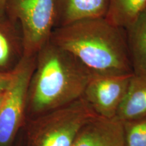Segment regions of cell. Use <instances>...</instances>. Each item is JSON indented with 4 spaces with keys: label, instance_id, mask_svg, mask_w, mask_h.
<instances>
[{
    "label": "cell",
    "instance_id": "cell-2",
    "mask_svg": "<svg viewBox=\"0 0 146 146\" xmlns=\"http://www.w3.org/2000/svg\"><path fill=\"white\" fill-rule=\"evenodd\" d=\"M94 76L73 55L49 41L36 55L27 115L37 117L78 100Z\"/></svg>",
    "mask_w": 146,
    "mask_h": 146
},
{
    "label": "cell",
    "instance_id": "cell-7",
    "mask_svg": "<svg viewBox=\"0 0 146 146\" xmlns=\"http://www.w3.org/2000/svg\"><path fill=\"white\" fill-rule=\"evenodd\" d=\"M72 146H125L124 123L97 116L81 128Z\"/></svg>",
    "mask_w": 146,
    "mask_h": 146
},
{
    "label": "cell",
    "instance_id": "cell-6",
    "mask_svg": "<svg viewBox=\"0 0 146 146\" xmlns=\"http://www.w3.org/2000/svg\"><path fill=\"white\" fill-rule=\"evenodd\" d=\"M133 74L94 76L85 87L83 98L98 116L114 118L126 96Z\"/></svg>",
    "mask_w": 146,
    "mask_h": 146
},
{
    "label": "cell",
    "instance_id": "cell-9",
    "mask_svg": "<svg viewBox=\"0 0 146 146\" xmlns=\"http://www.w3.org/2000/svg\"><path fill=\"white\" fill-rule=\"evenodd\" d=\"M18 25L0 17V71L11 72L23 57V38Z\"/></svg>",
    "mask_w": 146,
    "mask_h": 146
},
{
    "label": "cell",
    "instance_id": "cell-1",
    "mask_svg": "<svg viewBox=\"0 0 146 146\" xmlns=\"http://www.w3.org/2000/svg\"><path fill=\"white\" fill-rule=\"evenodd\" d=\"M50 41L73 55L94 76L133 74L125 29L105 17L86 18L54 29Z\"/></svg>",
    "mask_w": 146,
    "mask_h": 146
},
{
    "label": "cell",
    "instance_id": "cell-4",
    "mask_svg": "<svg viewBox=\"0 0 146 146\" xmlns=\"http://www.w3.org/2000/svg\"><path fill=\"white\" fill-rule=\"evenodd\" d=\"M5 15L20 27L23 56H34L50 41L54 29L55 1L8 0Z\"/></svg>",
    "mask_w": 146,
    "mask_h": 146
},
{
    "label": "cell",
    "instance_id": "cell-3",
    "mask_svg": "<svg viewBox=\"0 0 146 146\" xmlns=\"http://www.w3.org/2000/svg\"><path fill=\"white\" fill-rule=\"evenodd\" d=\"M97 116L82 97L31 118L27 129V146H72L81 128Z\"/></svg>",
    "mask_w": 146,
    "mask_h": 146
},
{
    "label": "cell",
    "instance_id": "cell-11",
    "mask_svg": "<svg viewBox=\"0 0 146 146\" xmlns=\"http://www.w3.org/2000/svg\"><path fill=\"white\" fill-rule=\"evenodd\" d=\"M116 116L123 122L146 117V75L133 74Z\"/></svg>",
    "mask_w": 146,
    "mask_h": 146
},
{
    "label": "cell",
    "instance_id": "cell-15",
    "mask_svg": "<svg viewBox=\"0 0 146 146\" xmlns=\"http://www.w3.org/2000/svg\"><path fill=\"white\" fill-rule=\"evenodd\" d=\"M8 0H0V17H3L5 15V7Z\"/></svg>",
    "mask_w": 146,
    "mask_h": 146
},
{
    "label": "cell",
    "instance_id": "cell-14",
    "mask_svg": "<svg viewBox=\"0 0 146 146\" xmlns=\"http://www.w3.org/2000/svg\"><path fill=\"white\" fill-rule=\"evenodd\" d=\"M13 78V70L11 72L0 71V94L5 93L10 86Z\"/></svg>",
    "mask_w": 146,
    "mask_h": 146
},
{
    "label": "cell",
    "instance_id": "cell-13",
    "mask_svg": "<svg viewBox=\"0 0 146 146\" xmlns=\"http://www.w3.org/2000/svg\"><path fill=\"white\" fill-rule=\"evenodd\" d=\"M123 123L125 146H146V117Z\"/></svg>",
    "mask_w": 146,
    "mask_h": 146
},
{
    "label": "cell",
    "instance_id": "cell-17",
    "mask_svg": "<svg viewBox=\"0 0 146 146\" xmlns=\"http://www.w3.org/2000/svg\"><path fill=\"white\" fill-rule=\"evenodd\" d=\"M16 146H23V145H22L21 138L19 139V140H18V142L17 143V145H16Z\"/></svg>",
    "mask_w": 146,
    "mask_h": 146
},
{
    "label": "cell",
    "instance_id": "cell-5",
    "mask_svg": "<svg viewBox=\"0 0 146 146\" xmlns=\"http://www.w3.org/2000/svg\"><path fill=\"white\" fill-rule=\"evenodd\" d=\"M36 56H23L13 70V78L0 108V146H13L27 115V96Z\"/></svg>",
    "mask_w": 146,
    "mask_h": 146
},
{
    "label": "cell",
    "instance_id": "cell-10",
    "mask_svg": "<svg viewBox=\"0 0 146 146\" xmlns=\"http://www.w3.org/2000/svg\"><path fill=\"white\" fill-rule=\"evenodd\" d=\"M125 30L133 74L146 75V8Z\"/></svg>",
    "mask_w": 146,
    "mask_h": 146
},
{
    "label": "cell",
    "instance_id": "cell-16",
    "mask_svg": "<svg viewBox=\"0 0 146 146\" xmlns=\"http://www.w3.org/2000/svg\"><path fill=\"white\" fill-rule=\"evenodd\" d=\"M5 93H3V94H0V108H1V105H2L3 98H4Z\"/></svg>",
    "mask_w": 146,
    "mask_h": 146
},
{
    "label": "cell",
    "instance_id": "cell-12",
    "mask_svg": "<svg viewBox=\"0 0 146 146\" xmlns=\"http://www.w3.org/2000/svg\"><path fill=\"white\" fill-rule=\"evenodd\" d=\"M146 8V0H108L106 18L115 26L125 29Z\"/></svg>",
    "mask_w": 146,
    "mask_h": 146
},
{
    "label": "cell",
    "instance_id": "cell-8",
    "mask_svg": "<svg viewBox=\"0 0 146 146\" xmlns=\"http://www.w3.org/2000/svg\"><path fill=\"white\" fill-rule=\"evenodd\" d=\"M54 29L80 20L106 17L108 0H54Z\"/></svg>",
    "mask_w": 146,
    "mask_h": 146
}]
</instances>
